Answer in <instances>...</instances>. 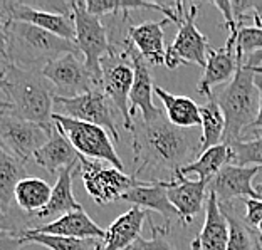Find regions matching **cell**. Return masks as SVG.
Returning <instances> with one entry per match:
<instances>
[{
  "instance_id": "cell-23",
  "label": "cell",
  "mask_w": 262,
  "mask_h": 250,
  "mask_svg": "<svg viewBox=\"0 0 262 250\" xmlns=\"http://www.w3.org/2000/svg\"><path fill=\"white\" fill-rule=\"evenodd\" d=\"M229 222L213 192L208 190L204 227L199 234L202 250H227L229 247Z\"/></svg>"
},
{
  "instance_id": "cell-2",
  "label": "cell",
  "mask_w": 262,
  "mask_h": 250,
  "mask_svg": "<svg viewBox=\"0 0 262 250\" xmlns=\"http://www.w3.org/2000/svg\"><path fill=\"white\" fill-rule=\"evenodd\" d=\"M0 108L2 112L54 129V98L56 93L40 71H29L14 64L2 62L0 81Z\"/></svg>"
},
{
  "instance_id": "cell-7",
  "label": "cell",
  "mask_w": 262,
  "mask_h": 250,
  "mask_svg": "<svg viewBox=\"0 0 262 250\" xmlns=\"http://www.w3.org/2000/svg\"><path fill=\"white\" fill-rule=\"evenodd\" d=\"M77 171L81 173L82 185H84L88 195L98 205H108L121 200L124 193H128L131 188L138 187L141 183V180H136L108 163L82 156L79 160Z\"/></svg>"
},
{
  "instance_id": "cell-31",
  "label": "cell",
  "mask_w": 262,
  "mask_h": 250,
  "mask_svg": "<svg viewBox=\"0 0 262 250\" xmlns=\"http://www.w3.org/2000/svg\"><path fill=\"white\" fill-rule=\"evenodd\" d=\"M220 208H222V212L227 217L230 230L227 250H252L255 240H257L255 230L249 227L244 218L235 215V212L230 208V203H220Z\"/></svg>"
},
{
  "instance_id": "cell-22",
  "label": "cell",
  "mask_w": 262,
  "mask_h": 250,
  "mask_svg": "<svg viewBox=\"0 0 262 250\" xmlns=\"http://www.w3.org/2000/svg\"><path fill=\"white\" fill-rule=\"evenodd\" d=\"M168 19L158 22H143L138 26L128 27V40L135 46L145 61L151 64H165L166 49L163 44V27L168 24Z\"/></svg>"
},
{
  "instance_id": "cell-35",
  "label": "cell",
  "mask_w": 262,
  "mask_h": 250,
  "mask_svg": "<svg viewBox=\"0 0 262 250\" xmlns=\"http://www.w3.org/2000/svg\"><path fill=\"white\" fill-rule=\"evenodd\" d=\"M246 205V223L252 230L259 229V225L262 223V200H254V198H246L244 201Z\"/></svg>"
},
{
  "instance_id": "cell-11",
  "label": "cell",
  "mask_w": 262,
  "mask_h": 250,
  "mask_svg": "<svg viewBox=\"0 0 262 250\" xmlns=\"http://www.w3.org/2000/svg\"><path fill=\"white\" fill-rule=\"evenodd\" d=\"M54 104L57 106V115L68 116L71 120L84 121L89 124L104 128L111 134L115 143H120L121 138L118 134L115 116L111 111V101L101 89H94L77 98H54Z\"/></svg>"
},
{
  "instance_id": "cell-24",
  "label": "cell",
  "mask_w": 262,
  "mask_h": 250,
  "mask_svg": "<svg viewBox=\"0 0 262 250\" xmlns=\"http://www.w3.org/2000/svg\"><path fill=\"white\" fill-rule=\"evenodd\" d=\"M77 166H79V163L71 165L57 175V180L54 183V187H52L51 201L47 203V207L42 212H39L35 215V218L39 220L52 218V222H54V220L61 218L66 213L82 210V207L76 201L73 193V176L74 171H77Z\"/></svg>"
},
{
  "instance_id": "cell-12",
  "label": "cell",
  "mask_w": 262,
  "mask_h": 250,
  "mask_svg": "<svg viewBox=\"0 0 262 250\" xmlns=\"http://www.w3.org/2000/svg\"><path fill=\"white\" fill-rule=\"evenodd\" d=\"M52 131L46 129L40 124L26 121L22 118L2 112L0 115V140L2 148L12 156L19 158L26 163L29 158H34L37 150H40Z\"/></svg>"
},
{
  "instance_id": "cell-3",
  "label": "cell",
  "mask_w": 262,
  "mask_h": 250,
  "mask_svg": "<svg viewBox=\"0 0 262 250\" xmlns=\"http://www.w3.org/2000/svg\"><path fill=\"white\" fill-rule=\"evenodd\" d=\"M2 62L29 71H42L69 52H79L74 42L19 20H0Z\"/></svg>"
},
{
  "instance_id": "cell-38",
  "label": "cell",
  "mask_w": 262,
  "mask_h": 250,
  "mask_svg": "<svg viewBox=\"0 0 262 250\" xmlns=\"http://www.w3.org/2000/svg\"><path fill=\"white\" fill-rule=\"evenodd\" d=\"M190 250H202V247H200V242H199V239H195V240L192 242V245H190Z\"/></svg>"
},
{
  "instance_id": "cell-29",
  "label": "cell",
  "mask_w": 262,
  "mask_h": 250,
  "mask_svg": "<svg viewBox=\"0 0 262 250\" xmlns=\"http://www.w3.org/2000/svg\"><path fill=\"white\" fill-rule=\"evenodd\" d=\"M52 187L40 178H24L15 188V205L27 215H37L51 201Z\"/></svg>"
},
{
  "instance_id": "cell-33",
  "label": "cell",
  "mask_w": 262,
  "mask_h": 250,
  "mask_svg": "<svg viewBox=\"0 0 262 250\" xmlns=\"http://www.w3.org/2000/svg\"><path fill=\"white\" fill-rule=\"evenodd\" d=\"M262 52V26H241L237 32V54L244 59Z\"/></svg>"
},
{
  "instance_id": "cell-40",
  "label": "cell",
  "mask_w": 262,
  "mask_h": 250,
  "mask_svg": "<svg viewBox=\"0 0 262 250\" xmlns=\"http://www.w3.org/2000/svg\"><path fill=\"white\" fill-rule=\"evenodd\" d=\"M257 232H259V234H260V237H262V223L259 225V229H257Z\"/></svg>"
},
{
  "instance_id": "cell-6",
  "label": "cell",
  "mask_w": 262,
  "mask_h": 250,
  "mask_svg": "<svg viewBox=\"0 0 262 250\" xmlns=\"http://www.w3.org/2000/svg\"><path fill=\"white\" fill-rule=\"evenodd\" d=\"M52 121L82 158L108 163L121 171L124 170L121 158L118 156L116 148L111 143V134L104 128L71 120V118L57 115V112H54Z\"/></svg>"
},
{
  "instance_id": "cell-32",
  "label": "cell",
  "mask_w": 262,
  "mask_h": 250,
  "mask_svg": "<svg viewBox=\"0 0 262 250\" xmlns=\"http://www.w3.org/2000/svg\"><path fill=\"white\" fill-rule=\"evenodd\" d=\"M230 146L232 162L239 166H262V134L254 140H239Z\"/></svg>"
},
{
  "instance_id": "cell-39",
  "label": "cell",
  "mask_w": 262,
  "mask_h": 250,
  "mask_svg": "<svg viewBox=\"0 0 262 250\" xmlns=\"http://www.w3.org/2000/svg\"><path fill=\"white\" fill-rule=\"evenodd\" d=\"M252 250H262V243H260V239H259V237H257V240H255Z\"/></svg>"
},
{
  "instance_id": "cell-15",
  "label": "cell",
  "mask_w": 262,
  "mask_h": 250,
  "mask_svg": "<svg viewBox=\"0 0 262 250\" xmlns=\"http://www.w3.org/2000/svg\"><path fill=\"white\" fill-rule=\"evenodd\" d=\"M259 166H239L230 163L213 178L208 190L215 193L220 203H230L235 198L262 200V193L254 188L252 178L259 173Z\"/></svg>"
},
{
  "instance_id": "cell-26",
  "label": "cell",
  "mask_w": 262,
  "mask_h": 250,
  "mask_svg": "<svg viewBox=\"0 0 262 250\" xmlns=\"http://www.w3.org/2000/svg\"><path fill=\"white\" fill-rule=\"evenodd\" d=\"M230 162H232L230 146L222 143V145H217L210 148V150L200 153L199 158H195L192 163L182 166L178 171H180L183 176L196 175L199 180L207 181L208 185H210L213 178L222 171L224 166L230 165Z\"/></svg>"
},
{
  "instance_id": "cell-5",
  "label": "cell",
  "mask_w": 262,
  "mask_h": 250,
  "mask_svg": "<svg viewBox=\"0 0 262 250\" xmlns=\"http://www.w3.org/2000/svg\"><path fill=\"white\" fill-rule=\"evenodd\" d=\"M73 14L76 22V40L74 44L77 51L84 56V64L89 73L96 79L101 87L103 79V59L116 52V47L113 46L108 29L99 20L98 15L89 14L82 0L73 2Z\"/></svg>"
},
{
  "instance_id": "cell-28",
  "label": "cell",
  "mask_w": 262,
  "mask_h": 250,
  "mask_svg": "<svg viewBox=\"0 0 262 250\" xmlns=\"http://www.w3.org/2000/svg\"><path fill=\"white\" fill-rule=\"evenodd\" d=\"M202 112V133H200V151L204 153L210 148L222 145L225 136V116L217 98L210 94L207 103L200 106Z\"/></svg>"
},
{
  "instance_id": "cell-37",
  "label": "cell",
  "mask_w": 262,
  "mask_h": 250,
  "mask_svg": "<svg viewBox=\"0 0 262 250\" xmlns=\"http://www.w3.org/2000/svg\"><path fill=\"white\" fill-rule=\"evenodd\" d=\"M255 82H257V87H259V93H260V104H259V115L257 118H255V121L252 124V128H259L262 129V76L259 74L257 79H255Z\"/></svg>"
},
{
  "instance_id": "cell-30",
  "label": "cell",
  "mask_w": 262,
  "mask_h": 250,
  "mask_svg": "<svg viewBox=\"0 0 262 250\" xmlns=\"http://www.w3.org/2000/svg\"><path fill=\"white\" fill-rule=\"evenodd\" d=\"M19 237L20 243H37V245L47 247L49 250H101L103 240L94 239H71V237L61 235H47L39 234L34 229H26L19 234H12Z\"/></svg>"
},
{
  "instance_id": "cell-9",
  "label": "cell",
  "mask_w": 262,
  "mask_h": 250,
  "mask_svg": "<svg viewBox=\"0 0 262 250\" xmlns=\"http://www.w3.org/2000/svg\"><path fill=\"white\" fill-rule=\"evenodd\" d=\"M196 17H199V5L190 4L183 12V19L173 42L166 47L165 65L168 69H177L182 64H196L205 69L210 44L196 27Z\"/></svg>"
},
{
  "instance_id": "cell-14",
  "label": "cell",
  "mask_w": 262,
  "mask_h": 250,
  "mask_svg": "<svg viewBox=\"0 0 262 250\" xmlns=\"http://www.w3.org/2000/svg\"><path fill=\"white\" fill-rule=\"evenodd\" d=\"M123 49L128 52L129 61L133 64V69H135V82H133V89H131V94H129L131 112L138 111L141 120H145V121L157 120L165 111H162L153 104L155 86H153L151 73H150V69H148V64L128 39L123 40Z\"/></svg>"
},
{
  "instance_id": "cell-10",
  "label": "cell",
  "mask_w": 262,
  "mask_h": 250,
  "mask_svg": "<svg viewBox=\"0 0 262 250\" xmlns=\"http://www.w3.org/2000/svg\"><path fill=\"white\" fill-rule=\"evenodd\" d=\"M59 98H77L94 89H101L89 73L84 61L77 59V52L64 54L40 71Z\"/></svg>"
},
{
  "instance_id": "cell-34",
  "label": "cell",
  "mask_w": 262,
  "mask_h": 250,
  "mask_svg": "<svg viewBox=\"0 0 262 250\" xmlns=\"http://www.w3.org/2000/svg\"><path fill=\"white\" fill-rule=\"evenodd\" d=\"M151 237L150 239H140L129 250H175V247L165 239V232H160L157 225L151 223Z\"/></svg>"
},
{
  "instance_id": "cell-36",
  "label": "cell",
  "mask_w": 262,
  "mask_h": 250,
  "mask_svg": "<svg viewBox=\"0 0 262 250\" xmlns=\"http://www.w3.org/2000/svg\"><path fill=\"white\" fill-rule=\"evenodd\" d=\"M212 5L222 12V15L225 19V27L230 31V35H237L239 27H237V22L234 19V12H232V0H217V2H212Z\"/></svg>"
},
{
  "instance_id": "cell-42",
  "label": "cell",
  "mask_w": 262,
  "mask_h": 250,
  "mask_svg": "<svg viewBox=\"0 0 262 250\" xmlns=\"http://www.w3.org/2000/svg\"><path fill=\"white\" fill-rule=\"evenodd\" d=\"M260 26H262V22H260Z\"/></svg>"
},
{
  "instance_id": "cell-8",
  "label": "cell",
  "mask_w": 262,
  "mask_h": 250,
  "mask_svg": "<svg viewBox=\"0 0 262 250\" xmlns=\"http://www.w3.org/2000/svg\"><path fill=\"white\" fill-rule=\"evenodd\" d=\"M103 79H101V91L111 101L116 111L121 115L124 128H133V112H131L129 94L135 82V69L129 61L126 51H118L115 54L103 59Z\"/></svg>"
},
{
  "instance_id": "cell-21",
  "label": "cell",
  "mask_w": 262,
  "mask_h": 250,
  "mask_svg": "<svg viewBox=\"0 0 262 250\" xmlns=\"http://www.w3.org/2000/svg\"><path fill=\"white\" fill-rule=\"evenodd\" d=\"M34 160L39 166H42L47 173L59 175L64 168H68V166L74 163H79L81 154L76 151V148L71 145V141L54 124V129H52L49 140L40 150L35 151Z\"/></svg>"
},
{
  "instance_id": "cell-18",
  "label": "cell",
  "mask_w": 262,
  "mask_h": 250,
  "mask_svg": "<svg viewBox=\"0 0 262 250\" xmlns=\"http://www.w3.org/2000/svg\"><path fill=\"white\" fill-rule=\"evenodd\" d=\"M150 213L145 208L133 207L118 217L108 229L101 250H128L141 239V229Z\"/></svg>"
},
{
  "instance_id": "cell-17",
  "label": "cell",
  "mask_w": 262,
  "mask_h": 250,
  "mask_svg": "<svg viewBox=\"0 0 262 250\" xmlns=\"http://www.w3.org/2000/svg\"><path fill=\"white\" fill-rule=\"evenodd\" d=\"M208 188L207 181L190 180L177 171L168 183V196L171 205L177 208L178 215L183 223H190L192 220L204 210L207 205L205 192Z\"/></svg>"
},
{
  "instance_id": "cell-20",
  "label": "cell",
  "mask_w": 262,
  "mask_h": 250,
  "mask_svg": "<svg viewBox=\"0 0 262 250\" xmlns=\"http://www.w3.org/2000/svg\"><path fill=\"white\" fill-rule=\"evenodd\" d=\"M34 230L39 232V234L71 237V239L103 240L106 235V230L101 229L98 223L93 222L91 217L84 212V208H82V210L66 213V215L54 220V222L34 227Z\"/></svg>"
},
{
  "instance_id": "cell-25",
  "label": "cell",
  "mask_w": 262,
  "mask_h": 250,
  "mask_svg": "<svg viewBox=\"0 0 262 250\" xmlns=\"http://www.w3.org/2000/svg\"><path fill=\"white\" fill-rule=\"evenodd\" d=\"M155 94L163 103L166 120L173 126L183 129H193L196 126H202L200 106L193 99L187 96H177V94H171L160 86H155Z\"/></svg>"
},
{
  "instance_id": "cell-41",
  "label": "cell",
  "mask_w": 262,
  "mask_h": 250,
  "mask_svg": "<svg viewBox=\"0 0 262 250\" xmlns=\"http://www.w3.org/2000/svg\"><path fill=\"white\" fill-rule=\"evenodd\" d=\"M257 190H259V192H260V193H262V183H260V185H259V187H257Z\"/></svg>"
},
{
  "instance_id": "cell-16",
  "label": "cell",
  "mask_w": 262,
  "mask_h": 250,
  "mask_svg": "<svg viewBox=\"0 0 262 250\" xmlns=\"http://www.w3.org/2000/svg\"><path fill=\"white\" fill-rule=\"evenodd\" d=\"M239 54H237V35H229L224 47L208 51V61L199 81V93L208 98L212 94V87L224 84L229 79L232 81L239 67Z\"/></svg>"
},
{
  "instance_id": "cell-1",
  "label": "cell",
  "mask_w": 262,
  "mask_h": 250,
  "mask_svg": "<svg viewBox=\"0 0 262 250\" xmlns=\"http://www.w3.org/2000/svg\"><path fill=\"white\" fill-rule=\"evenodd\" d=\"M133 154L135 173L155 175L166 171L171 178L182 166L193 162L195 153L200 151V136L193 129H183L173 126L166 120L165 112L153 121L133 120Z\"/></svg>"
},
{
  "instance_id": "cell-27",
  "label": "cell",
  "mask_w": 262,
  "mask_h": 250,
  "mask_svg": "<svg viewBox=\"0 0 262 250\" xmlns=\"http://www.w3.org/2000/svg\"><path fill=\"white\" fill-rule=\"evenodd\" d=\"M24 178H27L26 163L12 156L2 148L0 151V210H2V217L9 215L12 201L15 200V188Z\"/></svg>"
},
{
  "instance_id": "cell-43",
  "label": "cell",
  "mask_w": 262,
  "mask_h": 250,
  "mask_svg": "<svg viewBox=\"0 0 262 250\" xmlns=\"http://www.w3.org/2000/svg\"><path fill=\"white\" fill-rule=\"evenodd\" d=\"M128 250H129V248H128Z\"/></svg>"
},
{
  "instance_id": "cell-4",
  "label": "cell",
  "mask_w": 262,
  "mask_h": 250,
  "mask_svg": "<svg viewBox=\"0 0 262 250\" xmlns=\"http://www.w3.org/2000/svg\"><path fill=\"white\" fill-rule=\"evenodd\" d=\"M239 67L234 79L217 96V101L225 116V145L242 140L241 134L252 128L259 115L260 93L257 87V76H262V52L247 57L239 54Z\"/></svg>"
},
{
  "instance_id": "cell-19",
  "label": "cell",
  "mask_w": 262,
  "mask_h": 250,
  "mask_svg": "<svg viewBox=\"0 0 262 250\" xmlns=\"http://www.w3.org/2000/svg\"><path fill=\"white\" fill-rule=\"evenodd\" d=\"M168 183L170 180H158V181H141L138 187L131 188L128 193L123 195V201H129L133 207L153 210L160 213L166 220L180 218L177 208L171 205L168 196Z\"/></svg>"
},
{
  "instance_id": "cell-13",
  "label": "cell",
  "mask_w": 262,
  "mask_h": 250,
  "mask_svg": "<svg viewBox=\"0 0 262 250\" xmlns=\"http://www.w3.org/2000/svg\"><path fill=\"white\" fill-rule=\"evenodd\" d=\"M0 20H19L32 24L35 27L52 32L66 40H76V22L74 14L66 15L57 12L35 9L27 2L17 0H2L0 2Z\"/></svg>"
}]
</instances>
